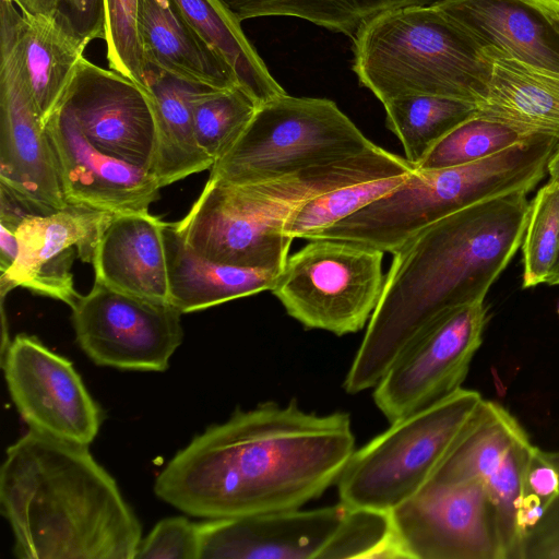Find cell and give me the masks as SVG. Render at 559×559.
<instances>
[{"label": "cell", "mask_w": 559, "mask_h": 559, "mask_svg": "<svg viewBox=\"0 0 559 559\" xmlns=\"http://www.w3.org/2000/svg\"><path fill=\"white\" fill-rule=\"evenodd\" d=\"M355 450L347 413L265 402L195 436L157 475L154 492L207 520L299 509L336 484Z\"/></svg>", "instance_id": "1"}, {"label": "cell", "mask_w": 559, "mask_h": 559, "mask_svg": "<svg viewBox=\"0 0 559 559\" xmlns=\"http://www.w3.org/2000/svg\"><path fill=\"white\" fill-rule=\"evenodd\" d=\"M527 191L493 197L429 225L393 253L380 300L344 380L374 388L404 348L439 317L485 300L521 248Z\"/></svg>", "instance_id": "2"}, {"label": "cell", "mask_w": 559, "mask_h": 559, "mask_svg": "<svg viewBox=\"0 0 559 559\" xmlns=\"http://www.w3.org/2000/svg\"><path fill=\"white\" fill-rule=\"evenodd\" d=\"M0 506L22 559H134L141 524L88 445L29 429L0 469Z\"/></svg>", "instance_id": "3"}, {"label": "cell", "mask_w": 559, "mask_h": 559, "mask_svg": "<svg viewBox=\"0 0 559 559\" xmlns=\"http://www.w3.org/2000/svg\"><path fill=\"white\" fill-rule=\"evenodd\" d=\"M353 69L382 103L433 95L478 105L492 61L473 36L440 7L386 13L354 38Z\"/></svg>", "instance_id": "4"}, {"label": "cell", "mask_w": 559, "mask_h": 559, "mask_svg": "<svg viewBox=\"0 0 559 559\" xmlns=\"http://www.w3.org/2000/svg\"><path fill=\"white\" fill-rule=\"evenodd\" d=\"M543 143L527 138L474 163L414 169L392 191L307 240L336 239L395 253L435 222L480 201L528 193L547 174Z\"/></svg>", "instance_id": "5"}, {"label": "cell", "mask_w": 559, "mask_h": 559, "mask_svg": "<svg viewBox=\"0 0 559 559\" xmlns=\"http://www.w3.org/2000/svg\"><path fill=\"white\" fill-rule=\"evenodd\" d=\"M483 402L479 392L461 388L391 423L349 457L336 481L340 502L391 512L413 497L431 479Z\"/></svg>", "instance_id": "6"}, {"label": "cell", "mask_w": 559, "mask_h": 559, "mask_svg": "<svg viewBox=\"0 0 559 559\" xmlns=\"http://www.w3.org/2000/svg\"><path fill=\"white\" fill-rule=\"evenodd\" d=\"M377 145L326 98L286 93L260 105L210 181L253 185L333 163Z\"/></svg>", "instance_id": "7"}, {"label": "cell", "mask_w": 559, "mask_h": 559, "mask_svg": "<svg viewBox=\"0 0 559 559\" xmlns=\"http://www.w3.org/2000/svg\"><path fill=\"white\" fill-rule=\"evenodd\" d=\"M383 253L343 240H309L287 258L271 292L307 329L356 333L380 300Z\"/></svg>", "instance_id": "8"}, {"label": "cell", "mask_w": 559, "mask_h": 559, "mask_svg": "<svg viewBox=\"0 0 559 559\" xmlns=\"http://www.w3.org/2000/svg\"><path fill=\"white\" fill-rule=\"evenodd\" d=\"M390 513L402 558L507 559L496 508L476 477L428 481Z\"/></svg>", "instance_id": "9"}, {"label": "cell", "mask_w": 559, "mask_h": 559, "mask_svg": "<svg viewBox=\"0 0 559 559\" xmlns=\"http://www.w3.org/2000/svg\"><path fill=\"white\" fill-rule=\"evenodd\" d=\"M485 300L457 307L421 331L399 355L373 391L390 423L421 411L462 388L483 343Z\"/></svg>", "instance_id": "10"}, {"label": "cell", "mask_w": 559, "mask_h": 559, "mask_svg": "<svg viewBox=\"0 0 559 559\" xmlns=\"http://www.w3.org/2000/svg\"><path fill=\"white\" fill-rule=\"evenodd\" d=\"M181 311L94 282L72 308L76 342L98 366L164 371L182 342Z\"/></svg>", "instance_id": "11"}, {"label": "cell", "mask_w": 559, "mask_h": 559, "mask_svg": "<svg viewBox=\"0 0 559 559\" xmlns=\"http://www.w3.org/2000/svg\"><path fill=\"white\" fill-rule=\"evenodd\" d=\"M10 396L29 429L88 445L102 412L73 364L37 337L19 334L2 352Z\"/></svg>", "instance_id": "12"}, {"label": "cell", "mask_w": 559, "mask_h": 559, "mask_svg": "<svg viewBox=\"0 0 559 559\" xmlns=\"http://www.w3.org/2000/svg\"><path fill=\"white\" fill-rule=\"evenodd\" d=\"M532 448L518 419L499 403L484 400L429 480L449 483L476 477L485 484L499 518L507 559H521L516 503Z\"/></svg>", "instance_id": "13"}, {"label": "cell", "mask_w": 559, "mask_h": 559, "mask_svg": "<svg viewBox=\"0 0 559 559\" xmlns=\"http://www.w3.org/2000/svg\"><path fill=\"white\" fill-rule=\"evenodd\" d=\"M60 106L99 151L152 171L155 116L139 84L83 57Z\"/></svg>", "instance_id": "14"}, {"label": "cell", "mask_w": 559, "mask_h": 559, "mask_svg": "<svg viewBox=\"0 0 559 559\" xmlns=\"http://www.w3.org/2000/svg\"><path fill=\"white\" fill-rule=\"evenodd\" d=\"M114 216L72 204L26 216L16 230L17 258L0 275L1 298L15 287H23L73 308L81 296L71 271L75 250L82 262L92 263L98 240Z\"/></svg>", "instance_id": "15"}, {"label": "cell", "mask_w": 559, "mask_h": 559, "mask_svg": "<svg viewBox=\"0 0 559 559\" xmlns=\"http://www.w3.org/2000/svg\"><path fill=\"white\" fill-rule=\"evenodd\" d=\"M45 130L68 204L120 215L147 213L158 200L162 187L152 171L99 151L64 107L49 117Z\"/></svg>", "instance_id": "16"}, {"label": "cell", "mask_w": 559, "mask_h": 559, "mask_svg": "<svg viewBox=\"0 0 559 559\" xmlns=\"http://www.w3.org/2000/svg\"><path fill=\"white\" fill-rule=\"evenodd\" d=\"M283 218L267 217L242 206L226 185L207 180L177 233L198 254L219 263L280 273L292 237Z\"/></svg>", "instance_id": "17"}, {"label": "cell", "mask_w": 559, "mask_h": 559, "mask_svg": "<svg viewBox=\"0 0 559 559\" xmlns=\"http://www.w3.org/2000/svg\"><path fill=\"white\" fill-rule=\"evenodd\" d=\"M348 507L293 509L200 523L201 559H330Z\"/></svg>", "instance_id": "18"}, {"label": "cell", "mask_w": 559, "mask_h": 559, "mask_svg": "<svg viewBox=\"0 0 559 559\" xmlns=\"http://www.w3.org/2000/svg\"><path fill=\"white\" fill-rule=\"evenodd\" d=\"M0 183L45 212L68 205L50 140L14 47L0 52Z\"/></svg>", "instance_id": "19"}, {"label": "cell", "mask_w": 559, "mask_h": 559, "mask_svg": "<svg viewBox=\"0 0 559 559\" xmlns=\"http://www.w3.org/2000/svg\"><path fill=\"white\" fill-rule=\"evenodd\" d=\"M166 224L148 212L115 215L94 252L95 281L132 296L170 302Z\"/></svg>", "instance_id": "20"}, {"label": "cell", "mask_w": 559, "mask_h": 559, "mask_svg": "<svg viewBox=\"0 0 559 559\" xmlns=\"http://www.w3.org/2000/svg\"><path fill=\"white\" fill-rule=\"evenodd\" d=\"M439 7L484 49L559 73V23L526 0H452Z\"/></svg>", "instance_id": "21"}, {"label": "cell", "mask_w": 559, "mask_h": 559, "mask_svg": "<svg viewBox=\"0 0 559 559\" xmlns=\"http://www.w3.org/2000/svg\"><path fill=\"white\" fill-rule=\"evenodd\" d=\"M138 31L145 64L215 90L239 87L231 67L174 0H140Z\"/></svg>", "instance_id": "22"}, {"label": "cell", "mask_w": 559, "mask_h": 559, "mask_svg": "<svg viewBox=\"0 0 559 559\" xmlns=\"http://www.w3.org/2000/svg\"><path fill=\"white\" fill-rule=\"evenodd\" d=\"M144 88L156 123V150L152 173L163 188L209 169L214 159L199 146L192 119L193 103L211 90L145 64Z\"/></svg>", "instance_id": "23"}, {"label": "cell", "mask_w": 559, "mask_h": 559, "mask_svg": "<svg viewBox=\"0 0 559 559\" xmlns=\"http://www.w3.org/2000/svg\"><path fill=\"white\" fill-rule=\"evenodd\" d=\"M486 51L492 71L477 114L525 135L542 134L559 141V73L521 62L493 48Z\"/></svg>", "instance_id": "24"}, {"label": "cell", "mask_w": 559, "mask_h": 559, "mask_svg": "<svg viewBox=\"0 0 559 559\" xmlns=\"http://www.w3.org/2000/svg\"><path fill=\"white\" fill-rule=\"evenodd\" d=\"M21 12L14 50L22 79L45 126L60 107L88 41L50 15Z\"/></svg>", "instance_id": "25"}, {"label": "cell", "mask_w": 559, "mask_h": 559, "mask_svg": "<svg viewBox=\"0 0 559 559\" xmlns=\"http://www.w3.org/2000/svg\"><path fill=\"white\" fill-rule=\"evenodd\" d=\"M164 240L170 304L182 314L271 290L278 275L209 260L185 242L174 223L166 224Z\"/></svg>", "instance_id": "26"}, {"label": "cell", "mask_w": 559, "mask_h": 559, "mask_svg": "<svg viewBox=\"0 0 559 559\" xmlns=\"http://www.w3.org/2000/svg\"><path fill=\"white\" fill-rule=\"evenodd\" d=\"M200 36L231 67L239 87L259 106L285 94L245 36L238 22L218 0H174Z\"/></svg>", "instance_id": "27"}, {"label": "cell", "mask_w": 559, "mask_h": 559, "mask_svg": "<svg viewBox=\"0 0 559 559\" xmlns=\"http://www.w3.org/2000/svg\"><path fill=\"white\" fill-rule=\"evenodd\" d=\"M452 0H218L238 22L293 16L353 39L380 16L405 8L439 7Z\"/></svg>", "instance_id": "28"}, {"label": "cell", "mask_w": 559, "mask_h": 559, "mask_svg": "<svg viewBox=\"0 0 559 559\" xmlns=\"http://www.w3.org/2000/svg\"><path fill=\"white\" fill-rule=\"evenodd\" d=\"M383 106L386 127L414 168L451 130L477 114L475 103L433 95L402 96Z\"/></svg>", "instance_id": "29"}, {"label": "cell", "mask_w": 559, "mask_h": 559, "mask_svg": "<svg viewBox=\"0 0 559 559\" xmlns=\"http://www.w3.org/2000/svg\"><path fill=\"white\" fill-rule=\"evenodd\" d=\"M406 176L353 183L309 199L290 211L284 231L293 239H309L392 191Z\"/></svg>", "instance_id": "30"}, {"label": "cell", "mask_w": 559, "mask_h": 559, "mask_svg": "<svg viewBox=\"0 0 559 559\" xmlns=\"http://www.w3.org/2000/svg\"><path fill=\"white\" fill-rule=\"evenodd\" d=\"M527 136L507 123L476 114L442 138L415 169L433 170L474 163Z\"/></svg>", "instance_id": "31"}, {"label": "cell", "mask_w": 559, "mask_h": 559, "mask_svg": "<svg viewBox=\"0 0 559 559\" xmlns=\"http://www.w3.org/2000/svg\"><path fill=\"white\" fill-rule=\"evenodd\" d=\"M259 105L240 87L211 90L195 99L193 130L200 148L218 159L236 142Z\"/></svg>", "instance_id": "32"}, {"label": "cell", "mask_w": 559, "mask_h": 559, "mask_svg": "<svg viewBox=\"0 0 559 559\" xmlns=\"http://www.w3.org/2000/svg\"><path fill=\"white\" fill-rule=\"evenodd\" d=\"M559 248V179L550 178L530 203L522 250V287L546 283Z\"/></svg>", "instance_id": "33"}, {"label": "cell", "mask_w": 559, "mask_h": 559, "mask_svg": "<svg viewBox=\"0 0 559 559\" xmlns=\"http://www.w3.org/2000/svg\"><path fill=\"white\" fill-rule=\"evenodd\" d=\"M402 558L390 512L348 507L330 559Z\"/></svg>", "instance_id": "34"}, {"label": "cell", "mask_w": 559, "mask_h": 559, "mask_svg": "<svg viewBox=\"0 0 559 559\" xmlns=\"http://www.w3.org/2000/svg\"><path fill=\"white\" fill-rule=\"evenodd\" d=\"M139 1L104 0V40L109 69L144 88L145 61L138 31Z\"/></svg>", "instance_id": "35"}, {"label": "cell", "mask_w": 559, "mask_h": 559, "mask_svg": "<svg viewBox=\"0 0 559 559\" xmlns=\"http://www.w3.org/2000/svg\"><path fill=\"white\" fill-rule=\"evenodd\" d=\"M558 497L559 451H545L533 445L524 467L516 503V526L522 543L526 532Z\"/></svg>", "instance_id": "36"}, {"label": "cell", "mask_w": 559, "mask_h": 559, "mask_svg": "<svg viewBox=\"0 0 559 559\" xmlns=\"http://www.w3.org/2000/svg\"><path fill=\"white\" fill-rule=\"evenodd\" d=\"M134 559H201V527L183 516L160 520L141 539Z\"/></svg>", "instance_id": "37"}, {"label": "cell", "mask_w": 559, "mask_h": 559, "mask_svg": "<svg viewBox=\"0 0 559 559\" xmlns=\"http://www.w3.org/2000/svg\"><path fill=\"white\" fill-rule=\"evenodd\" d=\"M15 4L21 11L52 16L88 43L105 39L104 0H16Z\"/></svg>", "instance_id": "38"}, {"label": "cell", "mask_w": 559, "mask_h": 559, "mask_svg": "<svg viewBox=\"0 0 559 559\" xmlns=\"http://www.w3.org/2000/svg\"><path fill=\"white\" fill-rule=\"evenodd\" d=\"M559 559V497L526 532L521 559Z\"/></svg>", "instance_id": "39"}, {"label": "cell", "mask_w": 559, "mask_h": 559, "mask_svg": "<svg viewBox=\"0 0 559 559\" xmlns=\"http://www.w3.org/2000/svg\"><path fill=\"white\" fill-rule=\"evenodd\" d=\"M534 4L550 17L559 20V0H526Z\"/></svg>", "instance_id": "40"}, {"label": "cell", "mask_w": 559, "mask_h": 559, "mask_svg": "<svg viewBox=\"0 0 559 559\" xmlns=\"http://www.w3.org/2000/svg\"><path fill=\"white\" fill-rule=\"evenodd\" d=\"M547 173L550 178L559 179V143L547 164Z\"/></svg>", "instance_id": "41"}, {"label": "cell", "mask_w": 559, "mask_h": 559, "mask_svg": "<svg viewBox=\"0 0 559 559\" xmlns=\"http://www.w3.org/2000/svg\"><path fill=\"white\" fill-rule=\"evenodd\" d=\"M546 284L548 285H559V248H558V251H557V255H556V260H555V263L551 267V271L549 273V276L546 281Z\"/></svg>", "instance_id": "42"}, {"label": "cell", "mask_w": 559, "mask_h": 559, "mask_svg": "<svg viewBox=\"0 0 559 559\" xmlns=\"http://www.w3.org/2000/svg\"><path fill=\"white\" fill-rule=\"evenodd\" d=\"M558 314H559V305H558Z\"/></svg>", "instance_id": "43"}, {"label": "cell", "mask_w": 559, "mask_h": 559, "mask_svg": "<svg viewBox=\"0 0 559 559\" xmlns=\"http://www.w3.org/2000/svg\"><path fill=\"white\" fill-rule=\"evenodd\" d=\"M9 1H13V2H15L16 0H9Z\"/></svg>", "instance_id": "44"}, {"label": "cell", "mask_w": 559, "mask_h": 559, "mask_svg": "<svg viewBox=\"0 0 559 559\" xmlns=\"http://www.w3.org/2000/svg\"><path fill=\"white\" fill-rule=\"evenodd\" d=\"M557 21H558V23H559V20H557Z\"/></svg>", "instance_id": "45"}]
</instances>
